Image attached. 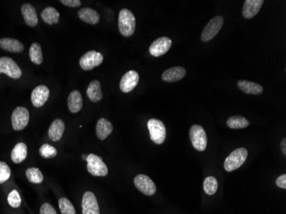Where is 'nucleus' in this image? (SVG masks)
Masks as SVG:
<instances>
[{"label":"nucleus","instance_id":"1","mask_svg":"<svg viewBox=\"0 0 286 214\" xmlns=\"http://www.w3.org/2000/svg\"><path fill=\"white\" fill-rule=\"evenodd\" d=\"M135 18L134 14L128 9H123L119 12L118 17V28L121 35L124 37H130L135 30Z\"/></svg>","mask_w":286,"mask_h":214},{"label":"nucleus","instance_id":"2","mask_svg":"<svg viewBox=\"0 0 286 214\" xmlns=\"http://www.w3.org/2000/svg\"><path fill=\"white\" fill-rule=\"evenodd\" d=\"M248 157V151L244 148L236 149L230 153V155L224 160V170L231 172L235 170L238 169L244 164Z\"/></svg>","mask_w":286,"mask_h":214},{"label":"nucleus","instance_id":"3","mask_svg":"<svg viewBox=\"0 0 286 214\" xmlns=\"http://www.w3.org/2000/svg\"><path fill=\"white\" fill-rule=\"evenodd\" d=\"M190 137L191 143L197 151L203 152L207 149V136L205 129L200 125H195L190 128Z\"/></svg>","mask_w":286,"mask_h":214},{"label":"nucleus","instance_id":"4","mask_svg":"<svg viewBox=\"0 0 286 214\" xmlns=\"http://www.w3.org/2000/svg\"><path fill=\"white\" fill-rule=\"evenodd\" d=\"M150 138L155 144L160 145L165 142L166 137V126L162 121L159 119L152 118L148 122Z\"/></svg>","mask_w":286,"mask_h":214},{"label":"nucleus","instance_id":"5","mask_svg":"<svg viewBox=\"0 0 286 214\" xmlns=\"http://www.w3.org/2000/svg\"><path fill=\"white\" fill-rule=\"evenodd\" d=\"M87 169L92 176H106L108 174V168L100 156L90 153L87 159Z\"/></svg>","mask_w":286,"mask_h":214},{"label":"nucleus","instance_id":"6","mask_svg":"<svg viewBox=\"0 0 286 214\" xmlns=\"http://www.w3.org/2000/svg\"><path fill=\"white\" fill-rule=\"evenodd\" d=\"M223 24H224V18L220 16H218L211 19L209 22L204 28L201 34V41L207 42L214 39L219 34V32L220 31Z\"/></svg>","mask_w":286,"mask_h":214},{"label":"nucleus","instance_id":"7","mask_svg":"<svg viewBox=\"0 0 286 214\" xmlns=\"http://www.w3.org/2000/svg\"><path fill=\"white\" fill-rule=\"evenodd\" d=\"M103 60V55L100 52L89 51L80 59L79 64L81 68L84 70H92L95 67L100 66Z\"/></svg>","mask_w":286,"mask_h":214},{"label":"nucleus","instance_id":"8","mask_svg":"<svg viewBox=\"0 0 286 214\" xmlns=\"http://www.w3.org/2000/svg\"><path fill=\"white\" fill-rule=\"evenodd\" d=\"M1 73H4L13 79H18L22 75L18 64L8 57L0 58V74Z\"/></svg>","mask_w":286,"mask_h":214},{"label":"nucleus","instance_id":"9","mask_svg":"<svg viewBox=\"0 0 286 214\" xmlns=\"http://www.w3.org/2000/svg\"><path fill=\"white\" fill-rule=\"evenodd\" d=\"M29 121V112L25 107H18L11 115V123L15 130H22L28 125Z\"/></svg>","mask_w":286,"mask_h":214},{"label":"nucleus","instance_id":"10","mask_svg":"<svg viewBox=\"0 0 286 214\" xmlns=\"http://www.w3.org/2000/svg\"><path fill=\"white\" fill-rule=\"evenodd\" d=\"M134 186L137 188L139 191L146 195L152 196L156 193V185L149 176L144 174H140L134 177Z\"/></svg>","mask_w":286,"mask_h":214},{"label":"nucleus","instance_id":"11","mask_svg":"<svg viewBox=\"0 0 286 214\" xmlns=\"http://www.w3.org/2000/svg\"><path fill=\"white\" fill-rule=\"evenodd\" d=\"M172 45H173V42L171 39L168 37H160L155 40L151 44L149 47V52L154 57L159 58L165 55L172 47Z\"/></svg>","mask_w":286,"mask_h":214},{"label":"nucleus","instance_id":"12","mask_svg":"<svg viewBox=\"0 0 286 214\" xmlns=\"http://www.w3.org/2000/svg\"><path fill=\"white\" fill-rule=\"evenodd\" d=\"M83 214H100V207L95 194L91 191H87L83 194L82 201Z\"/></svg>","mask_w":286,"mask_h":214},{"label":"nucleus","instance_id":"13","mask_svg":"<svg viewBox=\"0 0 286 214\" xmlns=\"http://www.w3.org/2000/svg\"><path fill=\"white\" fill-rule=\"evenodd\" d=\"M139 83V75L135 70L128 71L122 77L120 82V89L124 93H130L137 86Z\"/></svg>","mask_w":286,"mask_h":214},{"label":"nucleus","instance_id":"14","mask_svg":"<svg viewBox=\"0 0 286 214\" xmlns=\"http://www.w3.org/2000/svg\"><path fill=\"white\" fill-rule=\"evenodd\" d=\"M50 96V90L45 85H40L33 90L31 101L35 107H42L47 101Z\"/></svg>","mask_w":286,"mask_h":214},{"label":"nucleus","instance_id":"15","mask_svg":"<svg viewBox=\"0 0 286 214\" xmlns=\"http://www.w3.org/2000/svg\"><path fill=\"white\" fill-rule=\"evenodd\" d=\"M263 0H246L242 8V16L246 19H251L258 14L262 5Z\"/></svg>","mask_w":286,"mask_h":214},{"label":"nucleus","instance_id":"16","mask_svg":"<svg viewBox=\"0 0 286 214\" xmlns=\"http://www.w3.org/2000/svg\"><path fill=\"white\" fill-rule=\"evenodd\" d=\"M186 75V70L183 67L176 66L166 69L162 74V80L166 83H175L183 79Z\"/></svg>","mask_w":286,"mask_h":214},{"label":"nucleus","instance_id":"17","mask_svg":"<svg viewBox=\"0 0 286 214\" xmlns=\"http://www.w3.org/2000/svg\"><path fill=\"white\" fill-rule=\"evenodd\" d=\"M83 107V100L82 94L78 90H74L69 93L68 97V107L71 113L79 112Z\"/></svg>","mask_w":286,"mask_h":214},{"label":"nucleus","instance_id":"18","mask_svg":"<svg viewBox=\"0 0 286 214\" xmlns=\"http://www.w3.org/2000/svg\"><path fill=\"white\" fill-rule=\"evenodd\" d=\"M65 129H66L65 122L63 121L62 119H55L49 128V137L53 142H59V140L62 138Z\"/></svg>","mask_w":286,"mask_h":214},{"label":"nucleus","instance_id":"19","mask_svg":"<svg viewBox=\"0 0 286 214\" xmlns=\"http://www.w3.org/2000/svg\"><path fill=\"white\" fill-rule=\"evenodd\" d=\"M113 126L106 118H100L96 125V135L100 141H104L111 134Z\"/></svg>","mask_w":286,"mask_h":214},{"label":"nucleus","instance_id":"20","mask_svg":"<svg viewBox=\"0 0 286 214\" xmlns=\"http://www.w3.org/2000/svg\"><path fill=\"white\" fill-rule=\"evenodd\" d=\"M0 47L10 52H22L24 51V45L16 39H0Z\"/></svg>","mask_w":286,"mask_h":214},{"label":"nucleus","instance_id":"21","mask_svg":"<svg viewBox=\"0 0 286 214\" xmlns=\"http://www.w3.org/2000/svg\"><path fill=\"white\" fill-rule=\"evenodd\" d=\"M22 14L23 16L24 21L30 27H35L38 24V18L35 9L32 4H24L22 6Z\"/></svg>","mask_w":286,"mask_h":214},{"label":"nucleus","instance_id":"22","mask_svg":"<svg viewBox=\"0 0 286 214\" xmlns=\"http://www.w3.org/2000/svg\"><path fill=\"white\" fill-rule=\"evenodd\" d=\"M87 95L92 102H99L103 98V93L101 90V85L98 80H93L88 85L87 89Z\"/></svg>","mask_w":286,"mask_h":214},{"label":"nucleus","instance_id":"23","mask_svg":"<svg viewBox=\"0 0 286 214\" xmlns=\"http://www.w3.org/2000/svg\"><path fill=\"white\" fill-rule=\"evenodd\" d=\"M78 17L82 21L91 25H95L100 21V15L91 8H83L78 11Z\"/></svg>","mask_w":286,"mask_h":214},{"label":"nucleus","instance_id":"24","mask_svg":"<svg viewBox=\"0 0 286 214\" xmlns=\"http://www.w3.org/2000/svg\"><path fill=\"white\" fill-rule=\"evenodd\" d=\"M28 156V148L25 143L20 142L11 151V160L16 164L23 162Z\"/></svg>","mask_w":286,"mask_h":214},{"label":"nucleus","instance_id":"25","mask_svg":"<svg viewBox=\"0 0 286 214\" xmlns=\"http://www.w3.org/2000/svg\"><path fill=\"white\" fill-rule=\"evenodd\" d=\"M238 86L243 93H248V94L258 95L263 92V88L260 84L246 81V80L239 81L238 83Z\"/></svg>","mask_w":286,"mask_h":214},{"label":"nucleus","instance_id":"26","mask_svg":"<svg viewBox=\"0 0 286 214\" xmlns=\"http://www.w3.org/2000/svg\"><path fill=\"white\" fill-rule=\"evenodd\" d=\"M59 18H60V15H59V11H57L55 8H45V10L42 12V20L45 21V23H47L49 25L58 23L59 21Z\"/></svg>","mask_w":286,"mask_h":214},{"label":"nucleus","instance_id":"27","mask_svg":"<svg viewBox=\"0 0 286 214\" xmlns=\"http://www.w3.org/2000/svg\"><path fill=\"white\" fill-rule=\"evenodd\" d=\"M226 125L230 128H233V129H240V128H247L249 125V122H248L247 118L242 116H232L231 118H229Z\"/></svg>","mask_w":286,"mask_h":214},{"label":"nucleus","instance_id":"28","mask_svg":"<svg viewBox=\"0 0 286 214\" xmlns=\"http://www.w3.org/2000/svg\"><path fill=\"white\" fill-rule=\"evenodd\" d=\"M29 57L32 62L35 64L40 65L43 62L42 46L38 43H33L29 48Z\"/></svg>","mask_w":286,"mask_h":214},{"label":"nucleus","instance_id":"29","mask_svg":"<svg viewBox=\"0 0 286 214\" xmlns=\"http://www.w3.org/2000/svg\"><path fill=\"white\" fill-rule=\"evenodd\" d=\"M219 183L214 176H207L204 180L203 189L205 193L208 195H213L217 192Z\"/></svg>","mask_w":286,"mask_h":214},{"label":"nucleus","instance_id":"30","mask_svg":"<svg viewBox=\"0 0 286 214\" xmlns=\"http://www.w3.org/2000/svg\"><path fill=\"white\" fill-rule=\"evenodd\" d=\"M26 176L30 183H35V184L42 183L44 180V176H43L42 171L38 168H35V167L28 168L26 171Z\"/></svg>","mask_w":286,"mask_h":214},{"label":"nucleus","instance_id":"31","mask_svg":"<svg viewBox=\"0 0 286 214\" xmlns=\"http://www.w3.org/2000/svg\"><path fill=\"white\" fill-rule=\"evenodd\" d=\"M59 207L62 214H76L75 207L70 200L67 198H60L59 200Z\"/></svg>","mask_w":286,"mask_h":214},{"label":"nucleus","instance_id":"32","mask_svg":"<svg viewBox=\"0 0 286 214\" xmlns=\"http://www.w3.org/2000/svg\"><path fill=\"white\" fill-rule=\"evenodd\" d=\"M40 154L42 158L45 159H52L54 158L58 154V151L55 149V147L49 144H44L41 147L40 149Z\"/></svg>","mask_w":286,"mask_h":214},{"label":"nucleus","instance_id":"33","mask_svg":"<svg viewBox=\"0 0 286 214\" xmlns=\"http://www.w3.org/2000/svg\"><path fill=\"white\" fill-rule=\"evenodd\" d=\"M8 203L13 208H18L21 206V196L18 193V190H13L9 193L7 198Z\"/></svg>","mask_w":286,"mask_h":214},{"label":"nucleus","instance_id":"34","mask_svg":"<svg viewBox=\"0 0 286 214\" xmlns=\"http://www.w3.org/2000/svg\"><path fill=\"white\" fill-rule=\"evenodd\" d=\"M11 169L6 163L0 161V184L5 183L11 177Z\"/></svg>","mask_w":286,"mask_h":214},{"label":"nucleus","instance_id":"35","mask_svg":"<svg viewBox=\"0 0 286 214\" xmlns=\"http://www.w3.org/2000/svg\"><path fill=\"white\" fill-rule=\"evenodd\" d=\"M40 214H57V212L51 204L44 203L40 209Z\"/></svg>","mask_w":286,"mask_h":214},{"label":"nucleus","instance_id":"36","mask_svg":"<svg viewBox=\"0 0 286 214\" xmlns=\"http://www.w3.org/2000/svg\"><path fill=\"white\" fill-rule=\"evenodd\" d=\"M60 3L69 7H79L82 4L80 0H60Z\"/></svg>","mask_w":286,"mask_h":214},{"label":"nucleus","instance_id":"37","mask_svg":"<svg viewBox=\"0 0 286 214\" xmlns=\"http://www.w3.org/2000/svg\"><path fill=\"white\" fill-rule=\"evenodd\" d=\"M276 184L277 186L280 188V189H286V174H283L281 176H279L277 180H276Z\"/></svg>","mask_w":286,"mask_h":214},{"label":"nucleus","instance_id":"38","mask_svg":"<svg viewBox=\"0 0 286 214\" xmlns=\"http://www.w3.org/2000/svg\"><path fill=\"white\" fill-rule=\"evenodd\" d=\"M281 150H282L283 153L286 155V139L284 138L281 142Z\"/></svg>","mask_w":286,"mask_h":214},{"label":"nucleus","instance_id":"39","mask_svg":"<svg viewBox=\"0 0 286 214\" xmlns=\"http://www.w3.org/2000/svg\"><path fill=\"white\" fill-rule=\"evenodd\" d=\"M88 154H83V155L82 156V159H83V160H87V159H88Z\"/></svg>","mask_w":286,"mask_h":214}]
</instances>
